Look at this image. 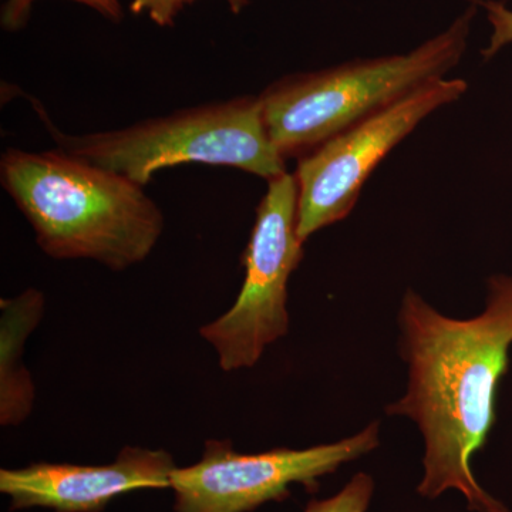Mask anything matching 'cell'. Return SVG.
I'll return each instance as SVG.
<instances>
[{
	"mask_svg": "<svg viewBox=\"0 0 512 512\" xmlns=\"http://www.w3.org/2000/svg\"><path fill=\"white\" fill-rule=\"evenodd\" d=\"M174 458L164 450L126 446L111 464L37 463L0 471V491L10 510L101 512L113 498L137 490L170 488Z\"/></svg>",
	"mask_w": 512,
	"mask_h": 512,
	"instance_id": "8",
	"label": "cell"
},
{
	"mask_svg": "<svg viewBox=\"0 0 512 512\" xmlns=\"http://www.w3.org/2000/svg\"><path fill=\"white\" fill-rule=\"evenodd\" d=\"M33 106L57 150L143 187L158 171L187 163L237 168L266 181L288 173L285 158L266 131L259 96L202 104L119 130L87 134L62 133L40 103Z\"/></svg>",
	"mask_w": 512,
	"mask_h": 512,
	"instance_id": "4",
	"label": "cell"
},
{
	"mask_svg": "<svg viewBox=\"0 0 512 512\" xmlns=\"http://www.w3.org/2000/svg\"><path fill=\"white\" fill-rule=\"evenodd\" d=\"M477 6L444 32L404 55L355 60L318 72L292 74L259 94L268 136L285 158H299L409 96L443 79L466 52Z\"/></svg>",
	"mask_w": 512,
	"mask_h": 512,
	"instance_id": "3",
	"label": "cell"
},
{
	"mask_svg": "<svg viewBox=\"0 0 512 512\" xmlns=\"http://www.w3.org/2000/svg\"><path fill=\"white\" fill-rule=\"evenodd\" d=\"M195 0H133L130 5L131 12L140 15L147 13L148 18L161 28L173 26L178 13ZM232 12L239 13L247 8L249 0H227Z\"/></svg>",
	"mask_w": 512,
	"mask_h": 512,
	"instance_id": "12",
	"label": "cell"
},
{
	"mask_svg": "<svg viewBox=\"0 0 512 512\" xmlns=\"http://www.w3.org/2000/svg\"><path fill=\"white\" fill-rule=\"evenodd\" d=\"M379 446V423L349 439L291 450L275 448L241 454L231 441L208 440L197 464L175 467L170 488L175 512H249L269 501H284L292 484L318 488V480Z\"/></svg>",
	"mask_w": 512,
	"mask_h": 512,
	"instance_id": "7",
	"label": "cell"
},
{
	"mask_svg": "<svg viewBox=\"0 0 512 512\" xmlns=\"http://www.w3.org/2000/svg\"><path fill=\"white\" fill-rule=\"evenodd\" d=\"M487 10L488 20L493 26L490 46L483 50L485 59L493 57L498 50L512 43V10L505 8L504 3L487 0L481 2Z\"/></svg>",
	"mask_w": 512,
	"mask_h": 512,
	"instance_id": "13",
	"label": "cell"
},
{
	"mask_svg": "<svg viewBox=\"0 0 512 512\" xmlns=\"http://www.w3.org/2000/svg\"><path fill=\"white\" fill-rule=\"evenodd\" d=\"M399 326L409 384L386 413L409 417L423 434L426 474L417 491L436 498L457 490L471 511L508 512L477 483L470 460L497 420V390L510 366L512 276L490 279L487 306L471 319L447 318L407 291Z\"/></svg>",
	"mask_w": 512,
	"mask_h": 512,
	"instance_id": "1",
	"label": "cell"
},
{
	"mask_svg": "<svg viewBox=\"0 0 512 512\" xmlns=\"http://www.w3.org/2000/svg\"><path fill=\"white\" fill-rule=\"evenodd\" d=\"M373 478L366 473L356 474L339 494L328 500H313L305 512H366L372 500Z\"/></svg>",
	"mask_w": 512,
	"mask_h": 512,
	"instance_id": "10",
	"label": "cell"
},
{
	"mask_svg": "<svg viewBox=\"0 0 512 512\" xmlns=\"http://www.w3.org/2000/svg\"><path fill=\"white\" fill-rule=\"evenodd\" d=\"M303 244L298 235V183L295 174L285 173L268 181L256 208L237 301L200 329L224 372L254 367L265 349L288 333V282L305 256Z\"/></svg>",
	"mask_w": 512,
	"mask_h": 512,
	"instance_id": "5",
	"label": "cell"
},
{
	"mask_svg": "<svg viewBox=\"0 0 512 512\" xmlns=\"http://www.w3.org/2000/svg\"><path fill=\"white\" fill-rule=\"evenodd\" d=\"M0 184L57 261L89 259L123 272L146 261L163 235V211L143 185L63 151L9 148Z\"/></svg>",
	"mask_w": 512,
	"mask_h": 512,
	"instance_id": "2",
	"label": "cell"
},
{
	"mask_svg": "<svg viewBox=\"0 0 512 512\" xmlns=\"http://www.w3.org/2000/svg\"><path fill=\"white\" fill-rule=\"evenodd\" d=\"M467 92L461 79H437L392 106L329 138L298 158V235L315 232L348 217L377 165L433 111Z\"/></svg>",
	"mask_w": 512,
	"mask_h": 512,
	"instance_id": "6",
	"label": "cell"
},
{
	"mask_svg": "<svg viewBox=\"0 0 512 512\" xmlns=\"http://www.w3.org/2000/svg\"><path fill=\"white\" fill-rule=\"evenodd\" d=\"M0 424L20 426L35 404V384L23 362V349L42 322L45 295L35 288L0 299Z\"/></svg>",
	"mask_w": 512,
	"mask_h": 512,
	"instance_id": "9",
	"label": "cell"
},
{
	"mask_svg": "<svg viewBox=\"0 0 512 512\" xmlns=\"http://www.w3.org/2000/svg\"><path fill=\"white\" fill-rule=\"evenodd\" d=\"M36 0H6L2 9V26L8 32H16L28 23L33 3ZM101 13L104 18L120 22L124 13L119 0H73Z\"/></svg>",
	"mask_w": 512,
	"mask_h": 512,
	"instance_id": "11",
	"label": "cell"
}]
</instances>
